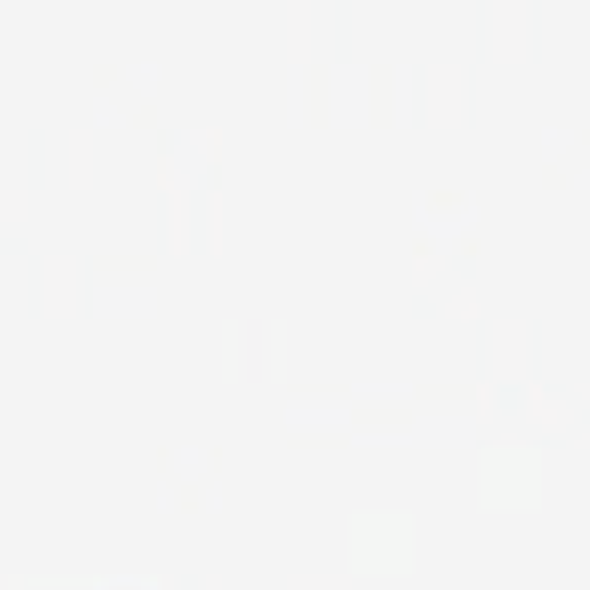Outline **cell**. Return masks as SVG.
Here are the masks:
<instances>
[{
	"instance_id": "obj_1",
	"label": "cell",
	"mask_w": 590,
	"mask_h": 590,
	"mask_svg": "<svg viewBox=\"0 0 590 590\" xmlns=\"http://www.w3.org/2000/svg\"><path fill=\"white\" fill-rule=\"evenodd\" d=\"M546 489V453L522 437H502L477 449V510L538 514Z\"/></svg>"
},
{
	"instance_id": "obj_2",
	"label": "cell",
	"mask_w": 590,
	"mask_h": 590,
	"mask_svg": "<svg viewBox=\"0 0 590 590\" xmlns=\"http://www.w3.org/2000/svg\"><path fill=\"white\" fill-rule=\"evenodd\" d=\"M344 563L356 578H409L416 570V518L409 510H352Z\"/></svg>"
}]
</instances>
